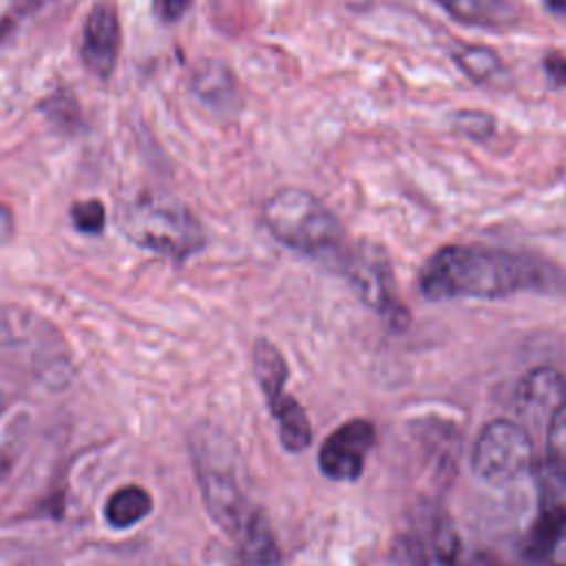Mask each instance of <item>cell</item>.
<instances>
[{
  "label": "cell",
  "instance_id": "obj_3",
  "mask_svg": "<svg viewBox=\"0 0 566 566\" xmlns=\"http://www.w3.org/2000/svg\"><path fill=\"white\" fill-rule=\"evenodd\" d=\"M122 232L137 245L170 259H186L206 243L199 219L168 195L142 192L119 210Z\"/></svg>",
  "mask_w": 566,
  "mask_h": 566
},
{
  "label": "cell",
  "instance_id": "obj_19",
  "mask_svg": "<svg viewBox=\"0 0 566 566\" xmlns=\"http://www.w3.org/2000/svg\"><path fill=\"white\" fill-rule=\"evenodd\" d=\"M71 223L84 234H99L106 226V210L97 199L77 201L71 206Z\"/></svg>",
  "mask_w": 566,
  "mask_h": 566
},
{
  "label": "cell",
  "instance_id": "obj_23",
  "mask_svg": "<svg viewBox=\"0 0 566 566\" xmlns=\"http://www.w3.org/2000/svg\"><path fill=\"white\" fill-rule=\"evenodd\" d=\"M546 7H548L555 15H564V18H566V0H546Z\"/></svg>",
  "mask_w": 566,
  "mask_h": 566
},
{
  "label": "cell",
  "instance_id": "obj_11",
  "mask_svg": "<svg viewBox=\"0 0 566 566\" xmlns=\"http://www.w3.org/2000/svg\"><path fill=\"white\" fill-rule=\"evenodd\" d=\"M268 407L276 422L279 442L283 444V449L290 453L305 451L312 442V422L303 405L294 396L283 391L279 398L268 402Z\"/></svg>",
  "mask_w": 566,
  "mask_h": 566
},
{
  "label": "cell",
  "instance_id": "obj_1",
  "mask_svg": "<svg viewBox=\"0 0 566 566\" xmlns=\"http://www.w3.org/2000/svg\"><path fill=\"white\" fill-rule=\"evenodd\" d=\"M548 276L551 270L533 256L489 245L451 243L424 261L418 285L429 301H493L535 290Z\"/></svg>",
  "mask_w": 566,
  "mask_h": 566
},
{
  "label": "cell",
  "instance_id": "obj_2",
  "mask_svg": "<svg viewBox=\"0 0 566 566\" xmlns=\"http://www.w3.org/2000/svg\"><path fill=\"white\" fill-rule=\"evenodd\" d=\"M261 221L283 245L312 256H340L345 230L338 217L303 188H281L261 208Z\"/></svg>",
  "mask_w": 566,
  "mask_h": 566
},
{
  "label": "cell",
  "instance_id": "obj_13",
  "mask_svg": "<svg viewBox=\"0 0 566 566\" xmlns=\"http://www.w3.org/2000/svg\"><path fill=\"white\" fill-rule=\"evenodd\" d=\"M153 511L150 493L139 484H126L113 491L104 506V517L113 528H130Z\"/></svg>",
  "mask_w": 566,
  "mask_h": 566
},
{
  "label": "cell",
  "instance_id": "obj_10",
  "mask_svg": "<svg viewBox=\"0 0 566 566\" xmlns=\"http://www.w3.org/2000/svg\"><path fill=\"white\" fill-rule=\"evenodd\" d=\"M517 400L528 409L551 416L566 400V376L548 365L535 367L520 380Z\"/></svg>",
  "mask_w": 566,
  "mask_h": 566
},
{
  "label": "cell",
  "instance_id": "obj_12",
  "mask_svg": "<svg viewBox=\"0 0 566 566\" xmlns=\"http://www.w3.org/2000/svg\"><path fill=\"white\" fill-rule=\"evenodd\" d=\"M252 367H254L256 382L265 396V402H272L274 398H279L285 391V382L290 378V367H287L285 356L272 340H268V338L254 340Z\"/></svg>",
  "mask_w": 566,
  "mask_h": 566
},
{
  "label": "cell",
  "instance_id": "obj_8",
  "mask_svg": "<svg viewBox=\"0 0 566 566\" xmlns=\"http://www.w3.org/2000/svg\"><path fill=\"white\" fill-rule=\"evenodd\" d=\"M119 20L111 2H97L82 31V62L97 77H108L119 51Z\"/></svg>",
  "mask_w": 566,
  "mask_h": 566
},
{
  "label": "cell",
  "instance_id": "obj_21",
  "mask_svg": "<svg viewBox=\"0 0 566 566\" xmlns=\"http://www.w3.org/2000/svg\"><path fill=\"white\" fill-rule=\"evenodd\" d=\"M155 13L166 20V22H175L184 15V11L190 7V0H153Z\"/></svg>",
  "mask_w": 566,
  "mask_h": 566
},
{
  "label": "cell",
  "instance_id": "obj_20",
  "mask_svg": "<svg viewBox=\"0 0 566 566\" xmlns=\"http://www.w3.org/2000/svg\"><path fill=\"white\" fill-rule=\"evenodd\" d=\"M544 73L553 86H564L566 84V57L557 51H551L544 57Z\"/></svg>",
  "mask_w": 566,
  "mask_h": 566
},
{
  "label": "cell",
  "instance_id": "obj_17",
  "mask_svg": "<svg viewBox=\"0 0 566 566\" xmlns=\"http://www.w3.org/2000/svg\"><path fill=\"white\" fill-rule=\"evenodd\" d=\"M544 462L566 478V400L548 416Z\"/></svg>",
  "mask_w": 566,
  "mask_h": 566
},
{
  "label": "cell",
  "instance_id": "obj_22",
  "mask_svg": "<svg viewBox=\"0 0 566 566\" xmlns=\"http://www.w3.org/2000/svg\"><path fill=\"white\" fill-rule=\"evenodd\" d=\"M418 566H455V562H453V559L438 557V555H431V557H424Z\"/></svg>",
  "mask_w": 566,
  "mask_h": 566
},
{
  "label": "cell",
  "instance_id": "obj_16",
  "mask_svg": "<svg viewBox=\"0 0 566 566\" xmlns=\"http://www.w3.org/2000/svg\"><path fill=\"white\" fill-rule=\"evenodd\" d=\"M453 60L460 66V71L478 84H491L500 80L506 71L500 55L493 49L480 46V44L462 46L460 51L453 53Z\"/></svg>",
  "mask_w": 566,
  "mask_h": 566
},
{
  "label": "cell",
  "instance_id": "obj_18",
  "mask_svg": "<svg viewBox=\"0 0 566 566\" xmlns=\"http://www.w3.org/2000/svg\"><path fill=\"white\" fill-rule=\"evenodd\" d=\"M451 126L462 135V137H469V139H475V142H484L493 135L495 130V119L491 113L486 111H473V108H462V111H455L453 117H451Z\"/></svg>",
  "mask_w": 566,
  "mask_h": 566
},
{
  "label": "cell",
  "instance_id": "obj_5",
  "mask_svg": "<svg viewBox=\"0 0 566 566\" xmlns=\"http://www.w3.org/2000/svg\"><path fill=\"white\" fill-rule=\"evenodd\" d=\"M535 464V447L528 431L506 418L486 422L471 449L473 473L493 486H504L526 475Z\"/></svg>",
  "mask_w": 566,
  "mask_h": 566
},
{
  "label": "cell",
  "instance_id": "obj_14",
  "mask_svg": "<svg viewBox=\"0 0 566 566\" xmlns=\"http://www.w3.org/2000/svg\"><path fill=\"white\" fill-rule=\"evenodd\" d=\"M192 91L210 106H226L232 102L237 86L226 64L217 60H201L192 69Z\"/></svg>",
  "mask_w": 566,
  "mask_h": 566
},
{
  "label": "cell",
  "instance_id": "obj_9",
  "mask_svg": "<svg viewBox=\"0 0 566 566\" xmlns=\"http://www.w3.org/2000/svg\"><path fill=\"white\" fill-rule=\"evenodd\" d=\"M237 566H283V555L270 524V517L259 506L234 535Z\"/></svg>",
  "mask_w": 566,
  "mask_h": 566
},
{
  "label": "cell",
  "instance_id": "obj_15",
  "mask_svg": "<svg viewBox=\"0 0 566 566\" xmlns=\"http://www.w3.org/2000/svg\"><path fill=\"white\" fill-rule=\"evenodd\" d=\"M455 20L475 27H502L513 20L506 0H436Z\"/></svg>",
  "mask_w": 566,
  "mask_h": 566
},
{
  "label": "cell",
  "instance_id": "obj_7",
  "mask_svg": "<svg viewBox=\"0 0 566 566\" xmlns=\"http://www.w3.org/2000/svg\"><path fill=\"white\" fill-rule=\"evenodd\" d=\"M378 438L376 424L363 416L340 422L318 449V467L332 482H354L363 475Z\"/></svg>",
  "mask_w": 566,
  "mask_h": 566
},
{
  "label": "cell",
  "instance_id": "obj_4",
  "mask_svg": "<svg viewBox=\"0 0 566 566\" xmlns=\"http://www.w3.org/2000/svg\"><path fill=\"white\" fill-rule=\"evenodd\" d=\"M214 431L192 433V460L203 504L219 528L237 535L256 506L250 504L228 453L219 451Z\"/></svg>",
  "mask_w": 566,
  "mask_h": 566
},
{
  "label": "cell",
  "instance_id": "obj_6",
  "mask_svg": "<svg viewBox=\"0 0 566 566\" xmlns=\"http://www.w3.org/2000/svg\"><path fill=\"white\" fill-rule=\"evenodd\" d=\"M343 272L349 279L358 298L382 314L394 329L409 325V310L396 294L394 268L387 252L371 241H358L340 252Z\"/></svg>",
  "mask_w": 566,
  "mask_h": 566
}]
</instances>
